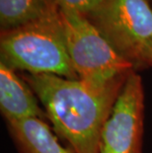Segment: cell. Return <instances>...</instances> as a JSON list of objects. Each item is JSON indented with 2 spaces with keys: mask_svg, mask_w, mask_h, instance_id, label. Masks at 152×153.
<instances>
[{
  "mask_svg": "<svg viewBox=\"0 0 152 153\" xmlns=\"http://www.w3.org/2000/svg\"><path fill=\"white\" fill-rule=\"evenodd\" d=\"M129 75L100 86L53 74L21 76L44 106L54 132L71 150L100 153L102 131Z\"/></svg>",
  "mask_w": 152,
  "mask_h": 153,
  "instance_id": "obj_1",
  "label": "cell"
},
{
  "mask_svg": "<svg viewBox=\"0 0 152 153\" xmlns=\"http://www.w3.org/2000/svg\"><path fill=\"white\" fill-rule=\"evenodd\" d=\"M0 62L28 74L78 79L67 51L59 8L24 25L0 31Z\"/></svg>",
  "mask_w": 152,
  "mask_h": 153,
  "instance_id": "obj_2",
  "label": "cell"
},
{
  "mask_svg": "<svg viewBox=\"0 0 152 153\" xmlns=\"http://www.w3.org/2000/svg\"><path fill=\"white\" fill-rule=\"evenodd\" d=\"M57 2L67 51L79 80L100 86L136 71L85 16L62 2Z\"/></svg>",
  "mask_w": 152,
  "mask_h": 153,
  "instance_id": "obj_3",
  "label": "cell"
},
{
  "mask_svg": "<svg viewBox=\"0 0 152 153\" xmlns=\"http://www.w3.org/2000/svg\"><path fill=\"white\" fill-rule=\"evenodd\" d=\"M85 17L135 70L152 53V9L147 0H104Z\"/></svg>",
  "mask_w": 152,
  "mask_h": 153,
  "instance_id": "obj_4",
  "label": "cell"
},
{
  "mask_svg": "<svg viewBox=\"0 0 152 153\" xmlns=\"http://www.w3.org/2000/svg\"><path fill=\"white\" fill-rule=\"evenodd\" d=\"M144 88L137 71L128 77L102 131L100 153H142Z\"/></svg>",
  "mask_w": 152,
  "mask_h": 153,
  "instance_id": "obj_5",
  "label": "cell"
},
{
  "mask_svg": "<svg viewBox=\"0 0 152 153\" xmlns=\"http://www.w3.org/2000/svg\"><path fill=\"white\" fill-rule=\"evenodd\" d=\"M37 99L23 77L0 62V111L6 123L27 119L47 120Z\"/></svg>",
  "mask_w": 152,
  "mask_h": 153,
  "instance_id": "obj_6",
  "label": "cell"
},
{
  "mask_svg": "<svg viewBox=\"0 0 152 153\" xmlns=\"http://www.w3.org/2000/svg\"><path fill=\"white\" fill-rule=\"evenodd\" d=\"M6 125L19 153H74L60 144L46 120L27 119Z\"/></svg>",
  "mask_w": 152,
  "mask_h": 153,
  "instance_id": "obj_7",
  "label": "cell"
},
{
  "mask_svg": "<svg viewBox=\"0 0 152 153\" xmlns=\"http://www.w3.org/2000/svg\"><path fill=\"white\" fill-rule=\"evenodd\" d=\"M59 8L57 0H0V31L24 25Z\"/></svg>",
  "mask_w": 152,
  "mask_h": 153,
  "instance_id": "obj_8",
  "label": "cell"
},
{
  "mask_svg": "<svg viewBox=\"0 0 152 153\" xmlns=\"http://www.w3.org/2000/svg\"><path fill=\"white\" fill-rule=\"evenodd\" d=\"M57 1L70 6L86 16L98 8L104 0H57Z\"/></svg>",
  "mask_w": 152,
  "mask_h": 153,
  "instance_id": "obj_9",
  "label": "cell"
},
{
  "mask_svg": "<svg viewBox=\"0 0 152 153\" xmlns=\"http://www.w3.org/2000/svg\"><path fill=\"white\" fill-rule=\"evenodd\" d=\"M147 66H148V67H152V53H150L149 57H148V61H147Z\"/></svg>",
  "mask_w": 152,
  "mask_h": 153,
  "instance_id": "obj_10",
  "label": "cell"
}]
</instances>
